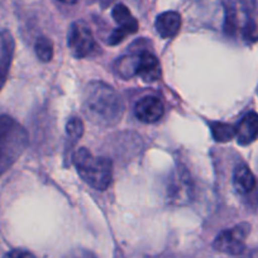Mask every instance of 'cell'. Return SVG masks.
Returning <instances> with one entry per match:
<instances>
[{
    "label": "cell",
    "instance_id": "1",
    "mask_svg": "<svg viewBox=\"0 0 258 258\" xmlns=\"http://www.w3.org/2000/svg\"><path fill=\"white\" fill-rule=\"evenodd\" d=\"M83 110L95 125L111 126L123 116L124 105L120 96L110 85L103 81H91L84 90Z\"/></svg>",
    "mask_w": 258,
    "mask_h": 258
},
{
    "label": "cell",
    "instance_id": "2",
    "mask_svg": "<svg viewBox=\"0 0 258 258\" xmlns=\"http://www.w3.org/2000/svg\"><path fill=\"white\" fill-rule=\"evenodd\" d=\"M224 32L245 43L258 41V0H225Z\"/></svg>",
    "mask_w": 258,
    "mask_h": 258
},
{
    "label": "cell",
    "instance_id": "3",
    "mask_svg": "<svg viewBox=\"0 0 258 258\" xmlns=\"http://www.w3.org/2000/svg\"><path fill=\"white\" fill-rule=\"evenodd\" d=\"M28 146V133L11 115H0V176L19 160Z\"/></svg>",
    "mask_w": 258,
    "mask_h": 258
},
{
    "label": "cell",
    "instance_id": "4",
    "mask_svg": "<svg viewBox=\"0 0 258 258\" xmlns=\"http://www.w3.org/2000/svg\"><path fill=\"white\" fill-rule=\"evenodd\" d=\"M80 177L95 190L104 191L109 187L113 178V163L106 157H95L86 148H79L73 156Z\"/></svg>",
    "mask_w": 258,
    "mask_h": 258
},
{
    "label": "cell",
    "instance_id": "5",
    "mask_svg": "<svg viewBox=\"0 0 258 258\" xmlns=\"http://www.w3.org/2000/svg\"><path fill=\"white\" fill-rule=\"evenodd\" d=\"M194 195H195V186L190 172L182 165H178L168 178V202L175 205H185L192 202Z\"/></svg>",
    "mask_w": 258,
    "mask_h": 258
},
{
    "label": "cell",
    "instance_id": "6",
    "mask_svg": "<svg viewBox=\"0 0 258 258\" xmlns=\"http://www.w3.org/2000/svg\"><path fill=\"white\" fill-rule=\"evenodd\" d=\"M250 232V225L248 223H240L230 229L223 230L214 239L213 247L218 252L227 254L237 255L244 250L245 239Z\"/></svg>",
    "mask_w": 258,
    "mask_h": 258
},
{
    "label": "cell",
    "instance_id": "7",
    "mask_svg": "<svg viewBox=\"0 0 258 258\" xmlns=\"http://www.w3.org/2000/svg\"><path fill=\"white\" fill-rule=\"evenodd\" d=\"M68 44L73 56L76 58H84L93 53L96 48V42L91 29L84 22H75L70 27Z\"/></svg>",
    "mask_w": 258,
    "mask_h": 258
},
{
    "label": "cell",
    "instance_id": "8",
    "mask_svg": "<svg viewBox=\"0 0 258 258\" xmlns=\"http://www.w3.org/2000/svg\"><path fill=\"white\" fill-rule=\"evenodd\" d=\"M135 114L143 123H156L165 114V106L157 96H145L136 104Z\"/></svg>",
    "mask_w": 258,
    "mask_h": 258
},
{
    "label": "cell",
    "instance_id": "9",
    "mask_svg": "<svg viewBox=\"0 0 258 258\" xmlns=\"http://www.w3.org/2000/svg\"><path fill=\"white\" fill-rule=\"evenodd\" d=\"M14 38L9 31H0V91L6 85L14 56Z\"/></svg>",
    "mask_w": 258,
    "mask_h": 258
},
{
    "label": "cell",
    "instance_id": "10",
    "mask_svg": "<svg viewBox=\"0 0 258 258\" xmlns=\"http://www.w3.org/2000/svg\"><path fill=\"white\" fill-rule=\"evenodd\" d=\"M235 137L239 145L248 146L258 140V114L249 111L235 126Z\"/></svg>",
    "mask_w": 258,
    "mask_h": 258
},
{
    "label": "cell",
    "instance_id": "11",
    "mask_svg": "<svg viewBox=\"0 0 258 258\" xmlns=\"http://www.w3.org/2000/svg\"><path fill=\"white\" fill-rule=\"evenodd\" d=\"M137 76L146 83H155L161 78V64L155 54L148 51L140 52V68Z\"/></svg>",
    "mask_w": 258,
    "mask_h": 258
},
{
    "label": "cell",
    "instance_id": "12",
    "mask_svg": "<svg viewBox=\"0 0 258 258\" xmlns=\"http://www.w3.org/2000/svg\"><path fill=\"white\" fill-rule=\"evenodd\" d=\"M233 186L240 195H249L255 188V177L245 163H239L233 172Z\"/></svg>",
    "mask_w": 258,
    "mask_h": 258
},
{
    "label": "cell",
    "instance_id": "13",
    "mask_svg": "<svg viewBox=\"0 0 258 258\" xmlns=\"http://www.w3.org/2000/svg\"><path fill=\"white\" fill-rule=\"evenodd\" d=\"M155 26L162 38H172L181 28V16L177 12H165L157 17Z\"/></svg>",
    "mask_w": 258,
    "mask_h": 258
},
{
    "label": "cell",
    "instance_id": "14",
    "mask_svg": "<svg viewBox=\"0 0 258 258\" xmlns=\"http://www.w3.org/2000/svg\"><path fill=\"white\" fill-rule=\"evenodd\" d=\"M140 68V52L135 54H128L118 58L114 63V71L124 80L137 76Z\"/></svg>",
    "mask_w": 258,
    "mask_h": 258
},
{
    "label": "cell",
    "instance_id": "15",
    "mask_svg": "<svg viewBox=\"0 0 258 258\" xmlns=\"http://www.w3.org/2000/svg\"><path fill=\"white\" fill-rule=\"evenodd\" d=\"M111 16H113L114 21L119 24L120 28L126 29L131 34L136 33L138 31V21L132 16L131 11L124 4H116L113 8Z\"/></svg>",
    "mask_w": 258,
    "mask_h": 258
},
{
    "label": "cell",
    "instance_id": "16",
    "mask_svg": "<svg viewBox=\"0 0 258 258\" xmlns=\"http://www.w3.org/2000/svg\"><path fill=\"white\" fill-rule=\"evenodd\" d=\"M212 135L217 142H229L235 137V126L230 124L222 123V121H214L210 124Z\"/></svg>",
    "mask_w": 258,
    "mask_h": 258
},
{
    "label": "cell",
    "instance_id": "17",
    "mask_svg": "<svg viewBox=\"0 0 258 258\" xmlns=\"http://www.w3.org/2000/svg\"><path fill=\"white\" fill-rule=\"evenodd\" d=\"M37 57L42 62H49L53 57V43L47 37H39L34 44Z\"/></svg>",
    "mask_w": 258,
    "mask_h": 258
},
{
    "label": "cell",
    "instance_id": "18",
    "mask_svg": "<svg viewBox=\"0 0 258 258\" xmlns=\"http://www.w3.org/2000/svg\"><path fill=\"white\" fill-rule=\"evenodd\" d=\"M84 133V123L79 118H71L66 124V135L71 143H76Z\"/></svg>",
    "mask_w": 258,
    "mask_h": 258
},
{
    "label": "cell",
    "instance_id": "19",
    "mask_svg": "<svg viewBox=\"0 0 258 258\" xmlns=\"http://www.w3.org/2000/svg\"><path fill=\"white\" fill-rule=\"evenodd\" d=\"M3 258H37L32 252L26 249H12L4 254Z\"/></svg>",
    "mask_w": 258,
    "mask_h": 258
},
{
    "label": "cell",
    "instance_id": "20",
    "mask_svg": "<svg viewBox=\"0 0 258 258\" xmlns=\"http://www.w3.org/2000/svg\"><path fill=\"white\" fill-rule=\"evenodd\" d=\"M63 258H96V255L94 253H91L90 250L85 249H78L71 252L70 254H68Z\"/></svg>",
    "mask_w": 258,
    "mask_h": 258
},
{
    "label": "cell",
    "instance_id": "21",
    "mask_svg": "<svg viewBox=\"0 0 258 258\" xmlns=\"http://www.w3.org/2000/svg\"><path fill=\"white\" fill-rule=\"evenodd\" d=\"M61 3H64V4H76L79 2V0H59Z\"/></svg>",
    "mask_w": 258,
    "mask_h": 258
}]
</instances>
